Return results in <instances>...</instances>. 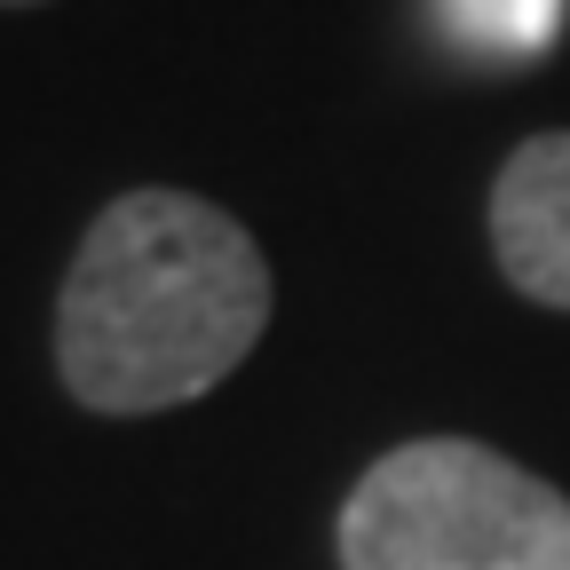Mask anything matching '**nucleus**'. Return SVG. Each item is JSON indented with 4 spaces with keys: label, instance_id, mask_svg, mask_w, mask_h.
Returning <instances> with one entry per match:
<instances>
[{
    "label": "nucleus",
    "instance_id": "obj_1",
    "mask_svg": "<svg viewBox=\"0 0 570 570\" xmlns=\"http://www.w3.org/2000/svg\"><path fill=\"white\" fill-rule=\"evenodd\" d=\"M269 325V262L190 190L111 198L56 294V373L104 420L223 389Z\"/></svg>",
    "mask_w": 570,
    "mask_h": 570
},
{
    "label": "nucleus",
    "instance_id": "obj_2",
    "mask_svg": "<svg viewBox=\"0 0 570 570\" xmlns=\"http://www.w3.org/2000/svg\"><path fill=\"white\" fill-rule=\"evenodd\" d=\"M341 570H570V499L491 444L420 436L356 475Z\"/></svg>",
    "mask_w": 570,
    "mask_h": 570
},
{
    "label": "nucleus",
    "instance_id": "obj_3",
    "mask_svg": "<svg viewBox=\"0 0 570 570\" xmlns=\"http://www.w3.org/2000/svg\"><path fill=\"white\" fill-rule=\"evenodd\" d=\"M491 246L515 294L570 309V135H531L491 183Z\"/></svg>",
    "mask_w": 570,
    "mask_h": 570
},
{
    "label": "nucleus",
    "instance_id": "obj_4",
    "mask_svg": "<svg viewBox=\"0 0 570 570\" xmlns=\"http://www.w3.org/2000/svg\"><path fill=\"white\" fill-rule=\"evenodd\" d=\"M428 24L468 63H539L562 32V0H428Z\"/></svg>",
    "mask_w": 570,
    "mask_h": 570
},
{
    "label": "nucleus",
    "instance_id": "obj_5",
    "mask_svg": "<svg viewBox=\"0 0 570 570\" xmlns=\"http://www.w3.org/2000/svg\"><path fill=\"white\" fill-rule=\"evenodd\" d=\"M0 9H40V0H0Z\"/></svg>",
    "mask_w": 570,
    "mask_h": 570
}]
</instances>
